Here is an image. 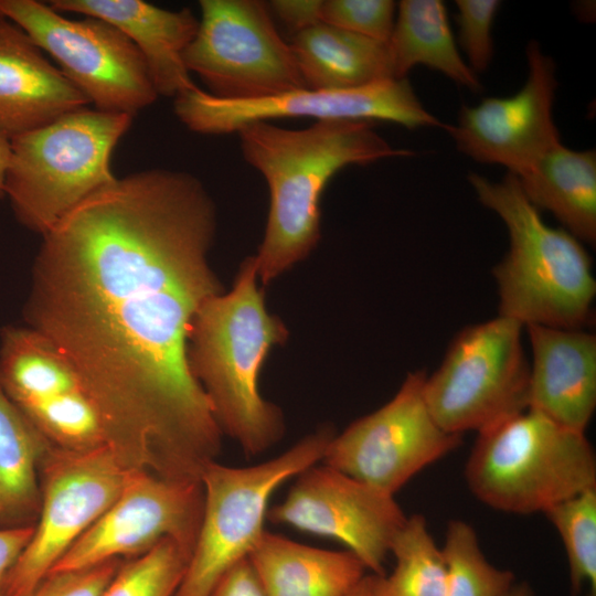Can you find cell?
Segmentation results:
<instances>
[{"instance_id": "obj_27", "label": "cell", "mask_w": 596, "mask_h": 596, "mask_svg": "<svg viewBox=\"0 0 596 596\" xmlns=\"http://www.w3.org/2000/svg\"><path fill=\"white\" fill-rule=\"evenodd\" d=\"M557 531L568 561L571 589L596 596V489L550 508L545 513Z\"/></svg>"}, {"instance_id": "obj_6", "label": "cell", "mask_w": 596, "mask_h": 596, "mask_svg": "<svg viewBox=\"0 0 596 596\" xmlns=\"http://www.w3.org/2000/svg\"><path fill=\"white\" fill-rule=\"evenodd\" d=\"M465 478L491 509L545 513L596 489V457L585 433L528 408L478 434Z\"/></svg>"}, {"instance_id": "obj_33", "label": "cell", "mask_w": 596, "mask_h": 596, "mask_svg": "<svg viewBox=\"0 0 596 596\" xmlns=\"http://www.w3.org/2000/svg\"><path fill=\"white\" fill-rule=\"evenodd\" d=\"M210 596H267L249 561L231 567L217 582Z\"/></svg>"}, {"instance_id": "obj_30", "label": "cell", "mask_w": 596, "mask_h": 596, "mask_svg": "<svg viewBox=\"0 0 596 596\" xmlns=\"http://www.w3.org/2000/svg\"><path fill=\"white\" fill-rule=\"evenodd\" d=\"M458 44L469 67L478 75L493 57L492 26L501 7L499 0H456Z\"/></svg>"}, {"instance_id": "obj_29", "label": "cell", "mask_w": 596, "mask_h": 596, "mask_svg": "<svg viewBox=\"0 0 596 596\" xmlns=\"http://www.w3.org/2000/svg\"><path fill=\"white\" fill-rule=\"evenodd\" d=\"M397 3L393 0H324L321 22L334 28L387 43L395 22Z\"/></svg>"}, {"instance_id": "obj_14", "label": "cell", "mask_w": 596, "mask_h": 596, "mask_svg": "<svg viewBox=\"0 0 596 596\" xmlns=\"http://www.w3.org/2000/svg\"><path fill=\"white\" fill-rule=\"evenodd\" d=\"M203 503L201 480L135 470L116 500L50 573L85 568L121 556L135 557L166 539L192 554Z\"/></svg>"}, {"instance_id": "obj_23", "label": "cell", "mask_w": 596, "mask_h": 596, "mask_svg": "<svg viewBox=\"0 0 596 596\" xmlns=\"http://www.w3.org/2000/svg\"><path fill=\"white\" fill-rule=\"evenodd\" d=\"M387 50L394 78H406L413 67L424 65L472 93L482 91L478 75L459 52L440 0L400 1Z\"/></svg>"}, {"instance_id": "obj_26", "label": "cell", "mask_w": 596, "mask_h": 596, "mask_svg": "<svg viewBox=\"0 0 596 596\" xmlns=\"http://www.w3.org/2000/svg\"><path fill=\"white\" fill-rule=\"evenodd\" d=\"M441 553L447 596H504L515 584L511 571L486 558L475 529L464 520L448 522Z\"/></svg>"}, {"instance_id": "obj_24", "label": "cell", "mask_w": 596, "mask_h": 596, "mask_svg": "<svg viewBox=\"0 0 596 596\" xmlns=\"http://www.w3.org/2000/svg\"><path fill=\"white\" fill-rule=\"evenodd\" d=\"M51 446L0 384V528L34 524L41 503L38 475Z\"/></svg>"}, {"instance_id": "obj_7", "label": "cell", "mask_w": 596, "mask_h": 596, "mask_svg": "<svg viewBox=\"0 0 596 596\" xmlns=\"http://www.w3.org/2000/svg\"><path fill=\"white\" fill-rule=\"evenodd\" d=\"M334 435L331 426H323L279 456L249 467L210 462L201 475L204 503L198 539L173 596H210L259 542L274 491L321 461Z\"/></svg>"}, {"instance_id": "obj_12", "label": "cell", "mask_w": 596, "mask_h": 596, "mask_svg": "<svg viewBox=\"0 0 596 596\" xmlns=\"http://www.w3.org/2000/svg\"><path fill=\"white\" fill-rule=\"evenodd\" d=\"M173 109L187 128L202 135L237 132L245 125L277 118L380 120L408 129L445 130L447 125L423 106L407 77L348 89L301 88L247 100L219 98L195 86L174 97Z\"/></svg>"}, {"instance_id": "obj_31", "label": "cell", "mask_w": 596, "mask_h": 596, "mask_svg": "<svg viewBox=\"0 0 596 596\" xmlns=\"http://www.w3.org/2000/svg\"><path fill=\"white\" fill-rule=\"evenodd\" d=\"M120 566V560L50 573L29 596H100Z\"/></svg>"}, {"instance_id": "obj_36", "label": "cell", "mask_w": 596, "mask_h": 596, "mask_svg": "<svg viewBox=\"0 0 596 596\" xmlns=\"http://www.w3.org/2000/svg\"><path fill=\"white\" fill-rule=\"evenodd\" d=\"M347 596H376L375 574H365Z\"/></svg>"}, {"instance_id": "obj_37", "label": "cell", "mask_w": 596, "mask_h": 596, "mask_svg": "<svg viewBox=\"0 0 596 596\" xmlns=\"http://www.w3.org/2000/svg\"><path fill=\"white\" fill-rule=\"evenodd\" d=\"M504 596H534L528 583H515Z\"/></svg>"}, {"instance_id": "obj_35", "label": "cell", "mask_w": 596, "mask_h": 596, "mask_svg": "<svg viewBox=\"0 0 596 596\" xmlns=\"http://www.w3.org/2000/svg\"><path fill=\"white\" fill-rule=\"evenodd\" d=\"M10 152V140L0 135V199L4 198V182Z\"/></svg>"}, {"instance_id": "obj_11", "label": "cell", "mask_w": 596, "mask_h": 596, "mask_svg": "<svg viewBox=\"0 0 596 596\" xmlns=\"http://www.w3.org/2000/svg\"><path fill=\"white\" fill-rule=\"evenodd\" d=\"M198 31L184 51L189 73L209 94L247 100L307 88L290 43L258 0H201Z\"/></svg>"}, {"instance_id": "obj_5", "label": "cell", "mask_w": 596, "mask_h": 596, "mask_svg": "<svg viewBox=\"0 0 596 596\" xmlns=\"http://www.w3.org/2000/svg\"><path fill=\"white\" fill-rule=\"evenodd\" d=\"M132 118L85 107L12 138L4 196L17 221L43 236L113 183L111 155Z\"/></svg>"}, {"instance_id": "obj_2", "label": "cell", "mask_w": 596, "mask_h": 596, "mask_svg": "<svg viewBox=\"0 0 596 596\" xmlns=\"http://www.w3.org/2000/svg\"><path fill=\"white\" fill-rule=\"evenodd\" d=\"M236 134L244 160L264 177L269 191L265 234L253 255L265 285L317 246L320 200L334 174L348 166L414 156L394 148L370 121H315L302 129L256 121Z\"/></svg>"}, {"instance_id": "obj_18", "label": "cell", "mask_w": 596, "mask_h": 596, "mask_svg": "<svg viewBox=\"0 0 596 596\" xmlns=\"http://www.w3.org/2000/svg\"><path fill=\"white\" fill-rule=\"evenodd\" d=\"M87 104L32 39L0 12V135L11 140Z\"/></svg>"}, {"instance_id": "obj_10", "label": "cell", "mask_w": 596, "mask_h": 596, "mask_svg": "<svg viewBox=\"0 0 596 596\" xmlns=\"http://www.w3.org/2000/svg\"><path fill=\"white\" fill-rule=\"evenodd\" d=\"M41 467L38 521L7 575L6 596H29L110 507L136 470L107 444L79 450L52 445Z\"/></svg>"}, {"instance_id": "obj_15", "label": "cell", "mask_w": 596, "mask_h": 596, "mask_svg": "<svg viewBox=\"0 0 596 596\" xmlns=\"http://www.w3.org/2000/svg\"><path fill=\"white\" fill-rule=\"evenodd\" d=\"M296 477L285 499L268 509L266 518L339 541L372 574L384 575V561L407 518L394 497L324 464Z\"/></svg>"}, {"instance_id": "obj_22", "label": "cell", "mask_w": 596, "mask_h": 596, "mask_svg": "<svg viewBox=\"0 0 596 596\" xmlns=\"http://www.w3.org/2000/svg\"><path fill=\"white\" fill-rule=\"evenodd\" d=\"M290 46L307 88L348 89L394 78L387 43L323 22L294 34Z\"/></svg>"}, {"instance_id": "obj_3", "label": "cell", "mask_w": 596, "mask_h": 596, "mask_svg": "<svg viewBox=\"0 0 596 596\" xmlns=\"http://www.w3.org/2000/svg\"><path fill=\"white\" fill-rule=\"evenodd\" d=\"M257 279V265L249 256L231 290L201 306L188 340L190 370L222 434L252 456L274 446L285 432L280 408L258 391V376L272 348L289 334L284 322L268 312Z\"/></svg>"}, {"instance_id": "obj_21", "label": "cell", "mask_w": 596, "mask_h": 596, "mask_svg": "<svg viewBox=\"0 0 596 596\" xmlns=\"http://www.w3.org/2000/svg\"><path fill=\"white\" fill-rule=\"evenodd\" d=\"M517 178V177H515ZM540 211H549L581 242H596V152L557 143L517 178Z\"/></svg>"}, {"instance_id": "obj_9", "label": "cell", "mask_w": 596, "mask_h": 596, "mask_svg": "<svg viewBox=\"0 0 596 596\" xmlns=\"http://www.w3.org/2000/svg\"><path fill=\"white\" fill-rule=\"evenodd\" d=\"M0 12L54 58L96 109L134 117L157 100L143 56L113 24L91 17L71 20L36 0H0Z\"/></svg>"}, {"instance_id": "obj_13", "label": "cell", "mask_w": 596, "mask_h": 596, "mask_svg": "<svg viewBox=\"0 0 596 596\" xmlns=\"http://www.w3.org/2000/svg\"><path fill=\"white\" fill-rule=\"evenodd\" d=\"M426 373L407 374L379 409L334 435L322 464L393 496L416 473L461 443L434 419L424 397Z\"/></svg>"}, {"instance_id": "obj_32", "label": "cell", "mask_w": 596, "mask_h": 596, "mask_svg": "<svg viewBox=\"0 0 596 596\" xmlns=\"http://www.w3.org/2000/svg\"><path fill=\"white\" fill-rule=\"evenodd\" d=\"M323 0H273L268 9L290 30L297 34L321 23Z\"/></svg>"}, {"instance_id": "obj_1", "label": "cell", "mask_w": 596, "mask_h": 596, "mask_svg": "<svg viewBox=\"0 0 596 596\" xmlns=\"http://www.w3.org/2000/svg\"><path fill=\"white\" fill-rule=\"evenodd\" d=\"M216 209L185 171L117 178L49 233L34 258L25 326L73 363L131 468L199 480L222 432L188 362L201 306L224 291L210 266Z\"/></svg>"}, {"instance_id": "obj_25", "label": "cell", "mask_w": 596, "mask_h": 596, "mask_svg": "<svg viewBox=\"0 0 596 596\" xmlns=\"http://www.w3.org/2000/svg\"><path fill=\"white\" fill-rule=\"evenodd\" d=\"M390 554V575H375L376 596H447L446 566L439 547L421 514L407 517L396 533Z\"/></svg>"}, {"instance_id": "obj_17", "label": "cell", "mask_w": 596, "mask_h": 596, "mask_svg": "<svg viewBox=\"0 0 596 596\" xmlns=\"http://www.w3.org/2000/svg\"><path fill=\"white\" fill-rule=\"evenodd\" d=\"M524 329L532 350L528 408L585 433L596 407V336L541 324Z\"/></svg>"}, {"instance_id": "obj_20", "label": "cell", "mask_w": 596, "mask_h": 596, "mask_svg": "<svg viewBox=\"0 0 596 596\" xmlns=\"http://www.w3.org/2000/svg\"><path fill=\"white\" fill-rule=\"evenodd\" d=\"M267 596H347L366 568L350 551H329L264 532L248 556Z\"/></svg>"}, {"instance_id": "obj_28", "label": "cell", "mask_w": 596, "mask_h": 596, "mask_svg": "<svg viewBox=\"0 0 596 596\" xmlns=\"http://www.w3.org/2000/svg\"><path fill=\"white\" fill-rule=\"evenodd\" d=\"M190 552L171 539L120 564L100 596H173L185 573Z\"/></svg>"}, {"instance_id": "obj_19", "label": "cell", "mask_w": 596, "mask_h": 596, "mask_svg": "<svg viewBox=\"0 0 596 596\" xmlns=\"http://www.w3.org/2000/svg\"><path fill=\"white\" fill-rule=\"evenodd\" d=\"M61 13H81L120 30L140 51L158 95L175 97L194 88L183 54L199 19L189 8L167 10L141 0H51Z\"/></svg>"}, {"instance_id": "obj_16", "label": "cell", "mask_w": 596, "mask_h": 596, "mask_svg": "<svg viewBox=\"0 0 596 596\" xmlns=\"http://www.w3.org/2000/svg\"><path fill=\"white\" fill-rule=\"evenodd\" d=\"M525 55L528 77L517 93L462 105L457 124L445 128L460 152L517 178L561 142L553 116L556 64L536 41L529 42Z\"/></svg>"}, {"instance_id": "obj_4", "label": "cell", "mask_w": 596, "mask_h": 596, "mask_svg": "<svg viewBox=\"0 0 596 596\" xmlns=\"http://www.w3.org/2000/svg\"><path fill=\"white\" fill-rule=\"evenodd\" d=\"M479 202L504 223L509 249L492 273L499 316L524 327L584 329L593 317L596 280L582 242L547 225L515 175L500 181L469 173Z\"/></svg>"}, {"instance_id": "obj_8", "label": "cell", "mask_w": 596, "mask_h": 596, "mask_svg": "<svg viewBox=\"0 0 596 596\" xmlns=\"http://www.w3.org/2000/svg\"><path fill=\"white\" fill-rule=\"evenodd\" d=\"M523 330L520 322L498 315L456 334L424 382L427 406L444 430L479 434L528 409Z\"/></svg>"}, {"instance_id": "obj_34", "label": "cell", "mask_w": 596, "mask_h": 596, "mask_svg": "<svg viewBox=\"0 0 596 596\" xmlns=\"http://www.w3.org/2000/svg\"><path fill=\"white\" fill-rule=\"evenodd\" d=\"M33 525L0 528V596H6L4 582L8 573L28 545Z\"/></svg>"}]
</instances>
